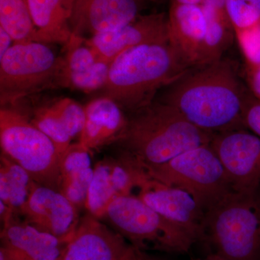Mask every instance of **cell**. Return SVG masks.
<instances>
[{
    "instance_id": "cell-7",
    "label": "cell",
    "mask_w": 260,
    "mask_h": 260,
    "mask_svg": "<svg viewBox=\"0 0 260 260\" xmlns=\"http://www.w3.org/2000/svg\"><path fill=\"white\" fill-rule=\"evenodd\" d=\"M141 167L152 179L188 191L205 213L234 191L210 144L191 149L164 164Z\"/></svg>"
},
{
    "instance_id": "cell-27",
    "label": "cell",
    "mask_w": 260,
    "mask_h": 260,
    "mask_svg": "<svg viewBox=\"0 0 260 260\" xmlns=\"http://www.w3.org/2000/svg\"><path fill=\"white\" fill-rule=\"evenodd\" d=\"M243 118L245 127L260 137V101L252 95H248L246 99Z\"/></svg>"
},
{
    "instance_id": "cell-20",
    "label": "cell",
    "mask_w": 260,
    "mask_h": 260,
    "mask_svg": "<svg viewBox=\"0 0 260 260\" xmlns=\"http://www.w3.org/2000/svg\"><path fill=\"white\" fill-rule=\"evenodd\" d=\"M37 30V42L64 44L73 31L70 25L73 0H26Z\"/></svg>"
},
{
    "instance_id": "cell-2",
    "label": "cell",
    "mask_w": 260,
    "mask_h": 260,
    "mask_svg": "<svg viewBox=\"0 0 260 260\" xmlns=\"http://www.w3.org/2000/svg\"><path fill=\"white\" fill-rule=\"evenodd\" d=\"M215 135L191 124L175 108L158 101L129 113L114 140L140 167L158 165L191 149L210 144Z\"/></svg>"
},
{
    "instance_id": "cell-1",
    "label": "cell",
    "mask_w": 260,
    "mask_h": 260,
    "mask_svg": "<svg viewBox=\"0 0 260 260\" xmlns=\"http://www.w3.org/2000/svg\"><path fill=\"white\" fill-rule=\"evenodd\" d=\"M247 96L235 63L223 57L188 70L167 86L160 101L200 129L216 135L245 128Z\"/></svg>"
},
{
    "instance_id": "cell-3",
    "label": "cell",
    "mask_w": 260,
    "mask_h": 260,
    "mask_svg": "<svg viewBox=\"0 0 260 260\" xmlns=\"http://www.w3.org/2000/svg\"><path fill=\"white\" fill-rule=\"evenodd\" d=\"M190 68L169 42L133 48L111 63L103 96L129 114L153 102L160 88L169 86Z\"/></svg>"
},
{
    "instance_id": "cell-18",
    "label": "cell",
    "mask_w": 260,
    "mask_h": 260,
    "mask_svg": "<svg viewBox=\"0 0 260 260\" xmlns=\"http://www.w3.org/2000/svg\"><path fill=\"white\" fill-rule=\"evenodd\" d=\"M167 14L169 43L189 68L198 66L205 35L201 5L171 3Z\"/></svg>"
},
{
    "instance_id": "cell-12",
    "label": "cell",
    "mask_w": 260,
    "mask_h": 260,
    "mask_svg": "<svg viewBox=\"0 0 260 260\" xmlns=\"http://www.w3.org/2000/svg\"><path fill=\"white\" fill-rule=\"evenodd\" d=\"M141 167L125 154L106 158L93 168V177L87 197L88 213L102 219L109 205L120 197L133 194Z\"/></svg>"
},
{
    "instance_id": "cell-22",
    "label": "cell",
    "mask_w": 260,
    "mask_h": 260,
    "mask_svg": "<svg viewBox=\"0 0 260 260\" xmlns=\"http://www.w3.org/2000/svg\"><path fill=\"white\" fill-rule=\"evenodd\" d=\"M35 181L26 170L2 153L0 199L10 213L20 215Z\"/></svg>"
},
{
    "instance_id": "cell-35",
    "label": "cell",
    "mask_w": 260,
    "mask_h": 260,
    "mask_svg": "<svg viewBox=\"0 0 260 260\" xmlns=\"http://www.w3.org/2000/svg\"><path fill=\"white\" fill-rule=\"evenodd\" d=\"M63 257V256H62ZM62 257L61 258V259H59V260H62Z\"/></svg>"
},
{
    "instance_id": "cell-34",
    "label": "cell",
    "mask_w": 260,
    "mask_h": 260,
    "mask_svg": "<svg viewBox=\"0 0 260 260\" xmlns=\"http://www.w3.org/2000/svg\"><path fill=\"white\" fill-rule=\"evenodd\" d=\"M146 1L153 2V3H160V2L164 1V0H146Z\"/></svg>"
},
{
    "instance_id": "cell-16",
    "label": "cell",
    "mask_w": 260,
    "mask_h": 260,
    "mask_svg": "<svg viewBox=\"0 0 260 260\" xmlns=\"http://www.w3.org/2000/svg\"><path fill=\"white\" fill-rule=\"evenodd\" d=\"M141 0H73V34L91 37L112 31L139 16Z\"/></svg>"
},
{
    "instance_id": "cell-23",
    "label": "cell",
    "mask_w": 260,
    "mask_h": 260,
    "mask_svg": "<svg viewBox=\"0 0 260 260\" xmlns=\"http://www.w3.org/2000/svg\"><path fill=\"white\" fill-rule=\"evenodd\" d=\"M239 47L260 39V0H224Z\"/></svg>"
},
{
    "instance_id": "cell-10",
    "label": "cell",
    "mask_w": 260,
    "mask_h": 260,
    "mask_svg": "<svg viewBox=\"0 0 260 260\" xmlns=\"http://www.w3.org/2000/svg\"><path fill=\"white\" fill-rule=\"evenodd\" d=\"M133 195L181 228L195 242L201 239L205 212L188 191L152 179L141 167Z\"/></svg>"
},
{
    "instance_id": "cell-9",
    "label": "cell",
    "mask_w": 260,
    "mask_h": 260,
    "mask_svg": "<svg viewBox=\"0 0 260 260\" xmlns=\"http://www.w3.org/2000/svg\"><path fill=\"white\" fill-rule=\"evenodd\" d=\"M230 181L233 190L259 191L260 137L244 129L215 135L210 143Z\"/></svg>"
},
{
    "instance_id": "cell-8",
    "label": "cell",
    "mask_w": 260,
    "mask_h": 260,
    "mask_svg": "<svg viewBox=\"0 0 260 260\" xmlns=\"http://www.w3.org/2000/svg\"><path fill=\"white\" fill-rule=\"evenodd\" d=\"M103 218L138 251L152 248L167 252L184 253L196 242L183 229L135 195L114 200Z\"/></svg>"
},
{
    "instance_id": "cell-33",
    "label": "cell",
    "mask_w": 260,
    "mask_h": 260,
    "mask_svg": "<svg viewBox=\"0 0 260 260\" xmlns=\"http://www.w3.org/2000/svg\"><path fill=\"white\" fill-rule=\"evenodd\" d=\"M206 260H220L218 259V258L215 257V256H214L213 255H210L209 257L208 258V259Z\"/></svg>"
},
{
    "instance_id": "cell-31",
    "label": "cell",
    "mask_w": 260,
    "mask_h": 260,
    "mask_svg": "<svg viewBox=\"0 0 260 260\" xmlns=\"http://www.w3.org/2000/svg\"><path fill=\"white\" fill-rule=\"evenodd\" d=\"M204 0H171V3L178 4L198 5H200Z\"/></svg>"
},
{
    "instance_id": "cell-14",
    "label": "cell",
    "mask_w": 260,
    "mask_h": 260,
    "mask_svg": "<svg viewBox=\"0 0 260 260\" xmlns=\"http://www.w3.org/2000/svg\"><path fill=\"white\" fill-rule=\"evenodd\" d=\"M1 248L13 260H59L70 240L42 232L18 215L2 220Z\"/></svg>"
},
{
    "instance_id": "cell-19",
    "label": "cell",
    "mask_w": 260,
    "mask_h": 260,
    "mask_svg": "<svg viewBox=\"0 0 260 260\" xmlns=\"http://www.w3.org/2000/svg\"><path fill=\"white\" fill-rule=\"evenodd\" d=\"M84 111L85 122L78 143L90 151L112 143L125 126L124 111L109 98L94 99Z\"/></svg>"
},
{
    "instance_id": "cell-15",
    "label": "cell",
    "mask_w": 260,
    "mask_h": 260,
    "mask_svg": "<svg viewBox=\"0 0 260 260\" xmlns=\"http://www.w3.org/2000/svg\"><path fill=\"white\" fill-rule=\"evenodd\" d=\"M132 247L119 233L88 213L79 220L62 260H122Z\"/></svg>"
},
{
    "instance_id": "cell-26",
    "label": "cell",
    "mask_w": 260,
    "mask_h": 260,
    "mask_svg": "<svg viewBox=\"0 0 260 260\" xmlns=\"http://www.w3.org/2000/svg\"><path fill=\"white\" fill-rule=\"evenodd\" d=\"M90 152L79 143L70 145L60 157V180L71 173L91 167Z\"/></svg>"
},
{
    "instance_id": "cell-25",
    "label": "cell",
    "mask_w": 260,
    "mask_h": 260,
    "mask_svg": "<svg viewBox=\"0 0 260 260\" xmlns=\"http://www.w3.org/2000/svg\"><path fill=\"white\" fill-rule=\"evenodd\" d=\"M93 177L92 167L72 173L61 178L59 191L77 208L85 206Z\"/></svg>"
},
{
    "instance_id": "cell-4",
    "label": "cell",
    "mask_w": 260,
    "mask_h": 260,
    "mask_svg": "<svg viewBox=\"0 0 260 260\" xmlns=\"http://www.w3.org/2000/svg\"><path fill=\"white\" fill-rule=\"evenodd\" d=\"M200 240L220 260H260V194L232 191L205 213Z\"/></svg>"
},
{
    "instance_id": "cell-30",
    "label": "cell",
    "mask_w": 260,
    "mask_h": 260,
    "mask_svg": "<svg viewBox=\"0 0 260 260\" xmlns=\"http://www.w3.org/2000/svg\"><path fill=\"white\" fill-rule=\"evenodd\" d=\"M122 260H141V259L138 255V250L133 246Z\"/></svg>"
},
{
    "instance_id": "cell-11",
    "label": "cell",
    "mask_w": 260,
    "mask_h": 260,
    "mask_svg": "<svg viewBox=\"0 0 260 260\" xmlns=\"http://www.w3.org/2000/svg\"><path fill=\"white\" fill-rule=\"evenodd\" d=\"M167 42H169V27L165 13L139 15L120 28L86 39L98 60L108 63L133 48Z\"/></svg>"
},
{
    "instance_id": "cell-24",
    "label": "cell",
    "mask_w": 260,
    "mask_h": 260,
    "mask_svg": "<svg viewBox=\"0 0 260 260\" xmlns=\"http://www.w3.org/2000/svg\"><path fill=\"white\" fill-rule=\"evenodd\" d=\"M0 28L14 43L37 42V30L26 0H0Z\"/></svg>"
},
{
    "instance_id": "cell-17",
    "label": "cell",
    "mask_w": 260,
    "mask_h": 260,
    "mask_svg": "<svg viewBox=\"0 0 260 260\" xmlns=\"http://www.w3.org/2000/svg\"><path fill=\"white\" fill-rule=\"evenodd\" d=\"M27 116L50 138L60 156L75 137L80 136L85 122L84 107L70 98L40 106L32 111L31 116Z\"/></svg>"
},
{
    "instance_id": "cell-29",
    "label": "cell",
    "mask_w": 260,
    "mask_h": 260,
    "mask_svg": "<svg viewBox=\"0 0 260 260\" xmlns=\"http://www.w3.org/2000/svg\"><path fill=\"white\" fill-rule=\"evenodd\" d=\"M13 39L4 29L0 28V58L5 55L10 47H12L11 43Z\"/></svg>"
},
{
    "instance_id": "cell-5",
    "label": "cell",
    "mask_w": 260,
    "mask_h": 260,
    "mask_svg": "<svg viewBox=\"0 0 260 260\" xmlns=\"http://www.w3.org/2000/svg\"><path fill=\"white\" fill-rule=\"evenodd\" d=\"M64 56L56 55L47 44L14 43L0 58V103L15 107L24 98L62 87Z\"/></svg>"
},
{
    "instance_id": "cell-6",
    "label": "cell",
    "mask_w": 260,
    "mask_h": 260,
    "mask_svg": "<svg viewBox=\"0 0 260 260\" xmlns=\"http://www.w3.org/2000/svg\"><path fill=\"white\" fill-rule=\"evenodd\" d=\"M0 145L3 153L26 170L35 182L59 191L60 155L25 113L1 108Z\"/></svg>"
},
{
    "instance_id": "cell-21",
    "label": "cell",
    "mask_w": 260,
    "mask_h": 260,
    "mask_svg": "<svg viewBox=\"0 0 260 260\" xmlns=\"http://www.w3.org/2000/svg\"><path fill=\"white\" fill-rule=\"evenodd\" d=\"M200 5L205 15V35L198 66L220 60L236 39L224 0H204Z\"/></svg>"
},
{
    "instance_id": "cell-32",
    "label": "cell",
    "mask_w": 260,
    "mask_h": 260,
    "mask_svg": "<svg viewBox=\"0 0 260 260\" xmlns=\"http://www.w3.org/2000/svg\"><path fill=\"white\" fill-rule=\"evenodd\" d=\"M0 260H13L4 251L0 249Z\"/></svg>"
},
{
    "instance_id": "cell-28",
    "label": "cell",
    "mask_w": 260,
    "mask_h": 260,
    "mask_svg": "<svg viewBox=\"0 0 260 260\" xmlns=\"http://www.w3.org/2000/svg\"><path fill=\"white\" fill-rule=\"evenodd\" d=\"M244 71L251 95L260 101V62L244 64Z\"/></svg>"
},
{
    "instance_id": "cell-13",
    "label": "cell",
    "mask_w": 260,
    "mask_h": 260,
    "mask_svg": "<svg viewBox=\"0 0 260 260\" xmlns=\"http://www.w3.org/2000/svg\"><path fill=\"white\" fill-rule=\"evenodd\" d=\"M77 208L60 191L35 183L20 215L39 230L69 241L79 223Z\"/></svg>"
}]
</instances>
